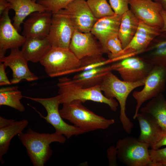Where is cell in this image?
<instances>
[{
  "mask_svg": "<svg viewBox=\"0 0 166 166\" xmlns=\"http://www.w3.org/2000/svg\"><path fill=\"white\" fill-rule=\"evenodd\" d=\"M28 61L19 48L10 49L8 56L0 58V62L3 63L6 67H10L12 71V78L10 81L11 84L18 83L23 79L29 81L38 79L29 69Z\"/></svg>",
  "mask_w": 166,
  "mask_h": 166,
  "instance_id": "obj_14",
  "label": "cell"
},
{
  "mask_svg": "<svg viewBox=\"0 0 166 166\" xmlns=\"http://www.w3.org/2000/svg\"><path fill=\"white\" fill-rule=\"evenodd\" d=\"M48 75L51 77L74 73L81 61L69 49L51 46L40 61Z\"/></svg>",
  "mask_w": 166,
  "mask_h": 166,
  "instance_id": "obj_5",
  "label": "cell"
},
{
  "mask_svg": "<svg viewBox=\"0 0 166 166\" xmlns=\"http://www.w3.org/2000/svg\"><path fill=\"white\" fill-rule=\"evenodd\" d=\"M130 0H109L110 5L116 14L122 15L128 10Z\"/></svg>",
  "mask_w": 166,
  "mask_h": 166,
  "instance_id": "obj_32",
  "label": "cell"
},
{
  "mask_svg": "<svg viewBox=\"0 0 166 166\" xmlns=\"http://www.w3.org/2000/svg\"><path fill=\"white\" fill-rule=\"evenodd\" d=\"M69 49L80 60L86 57H97L104 54L102 46L91 32L82 33L75 30Z\"/></svg>",
  "mask_w": 166,
  "mask_h": 166,
  "instance_id": "obj_12",
  "label": "cell"
},
{
  "mask_svg": "<svg viewBox=\"0 0 166 166\" xmlns=\"http://www.w3.org/2000/svg\"><path fill=\"white\" fill-rule=\"evenodd\" d=\"M62 10L69 16L75 30L81 32H90L98 20L85 0H75Z\"/></svg>",
  "mask_w": 166,
  "mask_h": 166,
  "instance_id": "obj_11",
  "label": "cell"
},
{
  "mask_svg": "<svg viewBox=\"0 0 166 166\" xmlns=\"http://www.w3.org/2000/svg\"><path fill=\"white\" fill-rule=\"evenodd\" d=\"M166 67L154 66L145 79L144 87L140 91H134L132 96L136 101L133 119H136L142 104L162 93L165 89Z\"/></svg>",
  "mask_w": 166,
  "mask_h": 166,
  "instance_id": "obj_8",
  "label": "cell"
},
{
  "mask_svg": "<svg viewBox=\"0 0 166 166\" xmlns=\"http://www.w3.org/2000/svg\"><path fill=\"white\" fill-rule=\"evenodd\" d=\"M161 5L163 9L166 11V0H152Z\"/></svg>",
  "mask_w": 166,
  "mask_h": 166,
  "instance_id": "obj_38",
  "label": "cell"
},
{
  "mask_svg": "<svg viewBox=\"0 0 166 166\" xmlns=\"http://www.w3.org/2000/svg\"><path fill=\"white\" fill-rule=\"evenodd\" d=\"M129 6V10L140 21L149 26L162 27L163 8L159 3L152 0H130Z\"/></svg>",
  "mask_w": 166,
  "mask_h": 166,
  "instance_id": "obj_13",
  "label": "cell"
},
{
  "mask_svg": "<svg viewBox=\"0 0 166 166\" xmlns=\"http://www.w3.org/2000/svg\"><path fill=\"white\" fill-rule=\"evenodd\" d=\"M23 97L17 86L1 88L0 89V105L10 106L21 112L25 107L20 101Z\"/></svg>",
  "mask_w": 166,
  "mask_h": 166,
  "instance_id": "obj_27",
  "label": "cell"
},
{
  "mask_svg": "<svg viewBox=\"0 0 166 166\" xmlns=\"http://www.w3.org/2000/svg\"><path fill=\"white\" fill-rule=\"evenodd\" d=\"M117 158L128 166H151L149 145L132 136L118 140L116 146Z\"/></svg>",
  "mask_w": 166,
  "mask_h": 166,
  "instance_id": "obj_6",
  "label": "cell"
},
{
  "mask_svg": "<svg viewBox=\"0 0 166 166\" xmlns=\"http://www.w3.org/2000/svg\"><path fill=\"white\" fill-rule=\"evenodd\" d=\"M160 28L140 21L133 39L123 49L122 56H134L144 53L152 41L160 33Z\"/></svg>",
  "mask_w": 166,
  "mask_h": 166,
  "instance_id": "obj_16",
  "label": "cell"
},
{
  "mask_svg": "<svg viewBox=\"0 0 166 166\" xmlns=\"http://www.w3.org/2000/svg\"><path fill=\"white\" fill-rule=\"evenodd\" d=\"M10 3L7 0H0V14L1 15L3 12L7 8L9 7Z\"/></svg>",
  "mask_w": 166,
  "mask_h": 166,
  "instance_id": "obj_36",
  "label": "cell"
},
{
  "mask_svg": "<svg viewBox=\"0 0 166 166\" xmlns=\"http://www.w3.org/2000/svg\"><path fill=\"white\" fill-rule=\"evenodd\" d=\"M34 2H36L38 0H32Z\"/></svg>",
  "mask_w": 166,
  "mask_h": 166,
  "instance_id": "obj_39",
  "label": "cell"
},
{
  "mask_svg": "<svg viewBox=\"0 0 166 166\" xmlns=\"http://www.w3.org/2000/svg\"><path fill=\"white\" fill-rule=\"evenodd\" d=\"M140 21L130 10L122 15L118 35L123 49L133 39Z\"/></svg>",
  "mask_w": 166,
  "mask_h": 166,
  "instance_id": "obj_24",
  "label": "cell"
},
{
  "mask_svg": "<svg viewBox=\"0 0 166 166\" xmlns=\"http://www.w3.org/2000/svg\"><path fill=\"white\" fill-rule=\"evenodd\" d=\"M139 124L140 133L138 139L152 149L161 139L163 129L155 119L145 113H138L136 117Z\"/></svg>",
  "mask_w": 166,
  "mask_h": 166,
  "instance_id": "obj_19",
  "label": "cell"
},
{
  "mask_svg": "<svg viewBox=\"0 0 166 166\" xmlns=\"http://www.w3.org/2000/svg\"><path fill=\"white\" fill-rule=\"evenodd\" d=\"M151 166H166V147L149 149Z\"/></svg>",
  "mask_w": 166,
  "mask_h": 166,
  "instance_id": "obj_31",
  "label": "cell"
},
{
  "mask_svg": "<svg viewBox=\"0 0 166 166\" xmlns=\"http://www.w3.org/2000/svg\"><path fill=\"white\" fill-rule=\"evenodd\" d=\"M140 111L151 115L163 130L166 129V99L162 93L150 100Z\"/></svg>",
  "mask_w": 166,
  "mask_h": 166,
  "instance_id": "obj_26",
  "label": "cell"
},
{
  "mask_svg": "<svg viewBox=\"0 0 166 166\" xmlns=\"http://www.w3.org/2000/svg\"><path fill=\"white\" fill-rule=\"evenodd\" d=\"M161 14L163 19V24L160 28V32H166V11L163 9L161 11Z\"/></svg>",
  "mask_w": 166,
  "mask_h": 166,
  "instance_id": "obj_37",
  "label": "cell"
},
{
  "mask_svg": "<svg viewBox=\"0 0 166 166\" xmlns=\"http://www.w3.org/2000/svg\"><path fill=\"white\" fill-rule=\"evenodd\" d=\"M86 2L93 13L97 19L115 14L107 0H87Z\"/></svg>",
  "mask_w": 166,
  "mask_h": 166,
  "instance_id": "obj_28",
  "label": "cell"
},
{
  "mask_svg": "<svg viewBox=\"0 0 166 166\" xmlns=\"http://www.w3.org/2000/svg\"><path fill=\"white\" fill-rule=\"evenodd\" d=\"M145 79L135 82H127L120 80L110 71L105 75L99 85L106 97L115 98L118 101L120 108V119L123 128L128 134L131 133L134 125L126 114L127 99L134 89L144 86Z\"/></svg>",
  "mask_w": 166,
  "mask_h": 166,
  "instance_id": "obj_2",
  "label": "cell"
},
{
  "mask_svg": "<svg viewBox=\"0 0 166 166\" xmlns=\"http://www.w3.org/2000/svg\"><path fill=\"white\" fill-rule=\"evenodd\" d=\"M28 124L26 119L17 121L0 116V161L2 164L4 163L3 156L7 154L11 140L23 132Z\"/></svg>",
  "mask_w": 166,
  "mask_h": 166,
  "instance_id": "obj_18",
  "label": "cell"
},
{
  "mask_svg": "<svg viewBox=\"0 0 166 166\" xmlns=\"http://www.w3.org/2000/svg\"><path fill=\"white\" fill-rule=\"evenodd\" d=\"M112 70L117 71L123 80L138 82L146 78L154 66L141 56L129 57L111 65Z\"/></svg>",
  "mask_w": 166,
  "mask_h": 166,
  "instance_id": "obj_9",
  "label": "cell"
},
{
  "mask_svg": "<svg viewBox=\"0 0 166 166\" xmlns=\"http://www.w3.org/2000/svg\"><path fill=\"white\" fill-rule=\"evenodd\" d=\"M75 29L69 16L62 10L52 14L47 38L51 46L69 49Z\"/></svg>",
  "mask_w": 166,
  "mask_h": 166,
  "instance_id": "obj_10",
  "label": "cell"
},
{
  "mask_svg": "<svg viewBox=\"0 0 166 166\" xmlns=\"http://www.w3.org/2000/svg\"><path fill=\"white\" fill-rule=\"evenodd\" d=\"M10 3L9 8L15 12L13 25L18 31L21 30V25L26 17L35 12H44L45 8L32 0H7Z\"/></svg>",
  "mask_w": 166,
  "mask_h": 166,
  "instance_id": "obj_21",
  "label": "cell"
},
{
  "mask_svg": "<svg viewBox=\"0 0 166 166\" xmlns=\"http://www.w3.org/2000/svg\"><path fill=\"white\" fill-rule=\"evenodd\" d=\"M105 48L109 58L121 57L124 59L127 57V56H122L123 49L118 34L113 35L108 39Z\"/></svg>",
  "mask_w": 166,
  "mask_h": 166,
  "instance_id": "obj_29",
  "label": "cell"
},
{
  "mask_svg": "<svg viewBox=\"0 0 166 166\" xmlns=\"http://www.w3.org/2000/svg\"><path fill=\"white\" fill-rule=\"evenodd\" d=\"M105 66L82 71L75 75L72 79L85 88L99 85L106 74L112 71L111 65Z\"/></svg>",
  "mask_w": 166,
  "mask_h": 166,
  "instance_id": "obj_25",
  "label": "cell"
},
{
  "mask_svg": "<svg viewBox=\"0 0 166 166\" xmlns=\"http://www.w3.org/2000/svg\"><path fill=\"white\" fill-rule=\"evenodd\" d=\"M57 85L61 104L68 103L74 100H79L82 103L92 101L106 104L113 111L117 110L118 103L114 98H108L103 95L100 85L85 88L72 79L65 77L59 79Z\"/></svg>",
  "mask_w": 166,
  "mask_h": 166,
  "instance_id": "obj_3",
  "label": "cell"
},
{
  "mask_svg": "<svg viewBox=\"0 0 166 166\" xmlns=\"http://www.w3.org/2000/svg\"><path fill=\"white\" fill-rule=\"evenodd\" d=\"M121 16L115 14L98 19L92 29L90 32L100 43L104 54L107 53V40L112 36L118 34Z\"/></svg>",
  "mask_w": 166,
  "mask_h": 166,
  "instance_id": "obj_20",
  "label": "cell"
},
{
  "mask_svg": "<svg viewBox=\"0 0 166 166\" xmlns=\"http://www.w3.org/2000/svg\"><path fill=\"white\" fill-rule=\"evenodd\" d=\"M143 53L145 54L141 57L154 66L166 67V32H161Z\"/></svg>",
  "mask_w": 166,
  "mask_h": 166,
  "instance_id": "obj_22",
  "label": "cell"
},
{
  "mask_svg": "<svg viewBox=\"0 0 166 166\" xmlns=\"http://www.w3.org/2000/svg\"><path fill=\"white\" fill-rule=\"evenodd\" d=\"M163 135L161 139L152 149L159 148L163 146H166V129L163 130Z\"/></svg>",
  "mask_w": 166,
  "mask_h": 166,
  "instance_id": "obj_35",
  "label": "cell"
},
{
  "mask_svg": "<svg viewBox=\"0 0 166 166\" xmlns=\"http://www.w3.org/2000/svg\"><path fill=\"white\" fill-rule=\"evenodd\" d=\"M21 51L28 61L36 63L51 46L47 38H26Z\"/></svg>",
  "mask_w": 166,
  "mask_h": 166,
  "instance_id": "obj_23",
  "label": "cell"
},
{
  "mask_svg": "<svg viewBox=\"0 0 166 166\" xmlns=\"http://www.w3.org/2000/svg\"><path fill=\"white\" fill-rule=\"evenodd\" d=\"M79 100L63 104L59 110L62 118L82 130L85 133L105 129L115 122L113 119H107L98 115L84 106Z\"/></svg>",
  "mask_w": 166,
  "mask_h": 166,
  "instance_id": "obj_4",
  "label": "cell"
},
{
  "mask_svg": "<svg viewBox=\"0 0 166 166\" xmlns=\"http://www.w3.org/2000/svg\"><path fill=\"white\" fill-rule=\"evenodd\" d=\"M19 139L25 147L28 156L34 166H44L52 155L50 144L54 142L65 143L64 136L56 132L40 133L29 127L26 133L18 134Z\"/></svg>",
  "mask_w": 166,
  "mask_h": 166,
  "instance_id": "obj_1",
  "label": "cell"
},
{
  "mask_svg": "<svg viewBox=\"0 0 166 166\" xmlns=\"http://www.w3.org/2000/svg\"><path fill=\"white\" fill-rule=\"evenodd\" d=\"M75 0H38L37 2L44 6L46 10L52 14L65 9L69 4Z\"/></svg>",
  "mask_w": 166,
  "mask_h": 166,
  "instance_id": "obj_30",
  "label": "cell"
},
{
  "mask_svg": "<svg viewBox=\"0 0 166 166\" xmlns=\"http://www.w3.org/2000/svg\"><path fill=\"white\" fill-rule=\"evenodd\" d=\"M107 156L109 166L117 165V150L116 147L113 146L109 147L107 150Z\"/></svg>",
  "mask_w": 166,
  "mask_h": 166,
  "instance_id": "obj_33",
  "label": "cell"
},
{
  "mask_svg": "<svg viewBox=\"0 0 166 166\" xmlns=\"http://www.w3.org/2000/svg\"><path fill=\"white\" fill-rule=\"evenodd\" d=\"M10 10L7 8L1 15L0 58L5 56L7 49L22 46L26 40V38L19 34L11 23L9 14Z\"/></svg>",
  "mask_w": 166,
  "mask_h": 166,
  "instance_id": "obj_15",
  "label": "cell"
},
{
  "mask_svg": "<svg viewBox=\"0 0 166 166\" xmlns=\"http://www.w3.org/2000/svg\"><path fill=\"white\" fill-rule=\"evenodd\" d=\"M0 85L2 86L11 84L5 72L6 66L2 62H0Z\"/></svg>",
  "mask_w": 166,
  "mask_h": 166,
  "instance_id": "obj_34",
  "label": "cell"
},
{
  "mask_svg": "<svg viewBox=\"0 0 166 166\" xmlns=\"http://www.w3.org/2000/svg\"><path fill=\"white\" fill-rule=\"evenodd\" d=\"M24 97L38 102L44 106L46 111L47 115L45 117L41 114L40 116L54 127L56 133L65 136L68 139L73 136H78L85 133L81 129L73 125L69 124L63 120L59 109L61 103L58 95L47 98Z\"/></svg>",
  "mask_w": 166,
  "mask_h": 166,
  "instance_id": "obj_7",
  "label": "cell"
},
{
  "mask_svg": "<svg viewBox=\"0 0 166 166\" xmlns=\"http://www.w3.org/2000/svg\"><path fill=\"white\" fill-rule=\"evenodd\" d=\"M52 15L51 12L46 10L31 14L23 23L22 35L26 38H47L50 30Z\"/></svg>",
  "mask_w": 166,
  "mask_h": 166,
  "instance_id": "obj_17",
  "label": "cell"
}]
</instances>
